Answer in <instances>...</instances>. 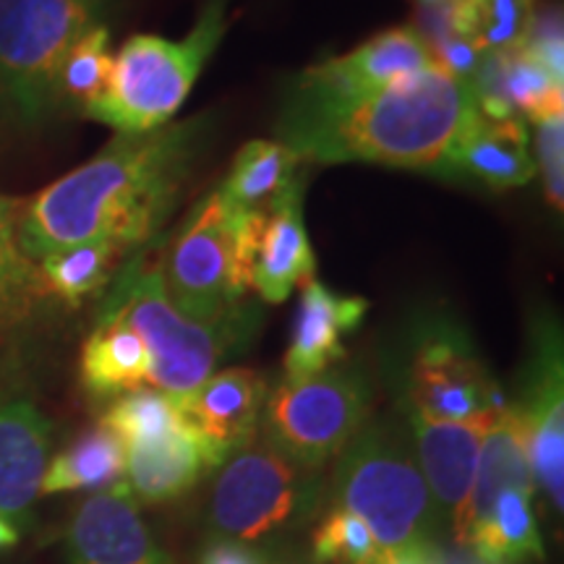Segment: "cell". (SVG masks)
I'll use <instances>...</instances> for the list:
<instances>
[{"label": "cell", "mask_w": 564, "mask_h": 564, "mask_svg": "<svg viewBox=\"0 0 564 564\" xmlns=\"http://www.w3.org/2000/svg\"><path fill=\"white\" fill-rule=\"evenodd\" d=\"M204 141L207 118L118 133L95 158L24 199L19 249L37 264L76 243L116 241L129 251L152 243L192 178Z\"/></svg>", "instance_id": "1"}, {"label": "cell", "mask_w": 564, "mask_h": 564, "mask_svg": "<svg viewBox=\"0 0 564 564\" xmlns=\"http://www.w3.org/2000/svg\"><path fill=\"white\" fill-rule=\"evenodd\" d=\"M478 118L474 84L426 68L345 108L282 110L278 141L301 162H364L449 178L457 144Z\"/></svg>", "instance_id": "2"}, {"label": "cell", "mask_w": 564, "mask_h": 564, "mask_svg": "<svg viewBox=\"0 0 564 564\" xmlns=\"http://www.w3.org/2000/svg\"><path fill=\"white\" fill-rule=\"evenodd\" d=\"M97 316H118L141 337L150 356L147 387L171 398L194 392L253 329L246 316L225 324H204L181 314L165 291L162 249L154 241L141 246L121 264Z\"/></svg>", "instance_id": "3"}, {"label": "cell", "mask_w": 564, "mask_h": 564, "mask_svg": "<svg viewBox=\"0 0 564 564\" xmlns=\"http://www.w3.org/2000/svg\"><path fill=\"white\" fill-rule=\"evenodd\" d=\"M335 460L333 510L364 520L384 552L434 544L442 518L403 421L369 419Z\"/></svg>", "instance_id": "4"}, {"label": "cell", "mask_w": 564, "mask_h": 564, "mask_svg": "<svg viewBox=\"0 0 564 564\" xmlns=\"http://www.w3.org/2000/svg\"><path fill=\"white\" fill-rule=\"evenodd\" d=\"M267 212L236 209L209 194L162 249V280L181 314L204 324L243 319Z\"/></svg>", "instance_id": "5"}, {"label": "cell", "mask_w": 564, "mask_h": 564, "mask_svg": "<svg viewBox=\"0 0 564 564\" xmlns=\"http://www.w3.org/2000/svg\"><path fill=\"white\" fill-rule=\"evenodd\" d=\"M230 0H204L192 32L183 40L133 34L121 45L108 95L84 118L118 133H144L173 121L228 32Z\"/></svg>", "instance_id": "6"}, {"label": "cell", "mask_w": 564, "mask_h": 564, "mask_svg": "<svg viewBox=\"0 0 564 564\" xmlns=\"http://www.w3.org/2000/svg\"><path fill=\"white\" fill-rule=\"evenodd\" d=\"M112 0H0V108L26 129L61 110L58 76L70 47L105 24Z\"/></svg>", "instance_id": "7"}, {"label": "cell", "mask_w": 564, "mask_h": 564, "mask_svg": "<svg viewBox=\"0 0 564 564\" xmlns=\"http://www.w3.org/2000/svg\"><path fill=\"white\" fill-rule=\"evenodd\" d=\"M209 523L223 539L262 541L303 528L322 507V474L282 457L262 436L217 465Z\"/></svg>", "instance_id": "8"}, {"label": "cell", "mask_w": 564, "mask_h": 564, "mask_svg": "<svg viewBox=\"0 0 564 564\" xmlns=\"http://www.w3.org/2000/svg\"><path fill=\"white\" fill-rule=\"evenodd\" d=\"M371 400L369 377L358 366L282 379L267 394L259 432L282 457L322 474L371 419Z\"/></svg>", "instance_id": "9"}, {"label": "cell", "mask_w": 564, "mask_h": 564, "mask_svg": "<svg viewBox=\"0 0 564 564\" xmlns=\"http://www.w3.org/2000/svg\"><path fill=\"white\" fill-rule=\"evenodd\" d=\"M507 405L474 343L453 324H426L408 364L405 408L434 421H468Z\"/></svg>", "instance_id": "10"}, {"label": "cell", "mask_w": 564, "mask_h": 564, "mask_svg": "<svg viewBox=\"0 0 564 564\" xmlns=\"http://www.w3.org/2000/svg\"><path fill=\"white\" fill-rule=\"evenodd\" d=\"M426 68L440 66L419 32L411 24L392 26V30L373 34L350 53L303 70L282 110L312 112L345 108V105L377 95L403 76H413Z\"/></svg>", "instance_id": "11"}, {"label": "cell", "mask_w": 564, "mask_h": 564, "mask_svg": "<svg viewBox=\"0 0 564 564\" xmlns=\"http://www.w3.org/2000/svg\"><path fill=\"white\" fill-rule=\"evenodd\" d=\"M525 429L528 460L535 486L546 491L549 502L562 514L564 507V371L562 335L549 319L535 327L533 358L525 373L523 398L518 403Z\"/></svg>", "instance_id": "12"}, {"label": "cell", "mask_w": 564, "mask_h": 564, "mask_svg": "<svg viewBox=\"0 0 564 564\" xmlns=\"http://www.w3.org/2000/svg\"><path fill=\"white\" fill-rule=\"evenodd\" d=\"M497 413H484L468 421H434L408 408L403 411L421 474L426 478L440 518L449 520L460 546L465 544V512L474 491L478 449Z\"/></svg>", "instance_id": "13"}, {"label": "cell", "mask_w": 564, "mask_h": 564, "mask_svg": "<svg viewBox=\"0 0 564 564\" xmlns=\"http://www.w3.org/2000/svg\"><path fill=\"white\" fill-rule=\"evenodd\" d=\"M267 379L253 369L212 373L194 392L178 400L183 421L202 442L209 468L259 436L267 403Z\"/></svg>", "instance_id": "14"}, {"label": "cell", "mask_w": 564, "mask_h": 564, "mask_svg": "<svg viewBox=\"0 0 564 564\" xmlns=\"http://www.w3.org/2000/svg\"><path fill=\"white\" fill-rule=\"evenodd\" d=\"M68 549L74 564H173L141 520L126 481L91 494L76 507Z\"/></svg>", "instance_id": "15"}, {"label": "cell", "mask_w": 564, "mask_h": 564, "mask_svg": "<svg viewBox=\"0 0 564 564\" xmlns=\"http://www.w3.org/2000/svg\"><path fill=\"white\" fill-rule=\"evenodd\" d=\"M53 423L24 394L0 392V518L26 525L51 457Z\"/></svg>", "instance_id": "16"}, {"label": "cell", "mask_w": 564, "mask_h": 564, "mask_svg": "<svg viewBox=\"0 0 564 564\" xmlns=\"http://www.w3.org/2000/svg\"><path fill=\"white\" fill-rule=\"evenodd\" d=\"M478 110L491 121H544L564 112V79L523 47L484 55L474 79Z\"/></svg>", "instance_id": "17"}, {"label": "cell", "mask_w": 564, "mask_h": 564, "mask_svg": "<svg viewBox=\"0 0 564 564\" xmlns=\"http://www.w3.org/2000/svg\"><path fill=\"white\" fill-rule=\"evenodd\" d=\"M369 312L361 295H340L319 280L301 285L291 348L285 352V379L327 371L345 358L343 337L356 333Z\"/></svg>", "instance_id": "18"}, {"label": "cell", "mask_w": 564, "mask_h": 564, "mask_svg": "<svg viewBox=\"0 0 564 564\" xmlns=\"http://www.w3.org/2000/svg\"><path fill=\"white\" fill-rule=\"evenodd\" d=\"M314 278L316 257L303 220V186H295L267 212L253 262V291L264 303H282Z\"/></svg>", "instance_id": "19"}, {"label": "cell", "mask_w": 564, "mask_h": 564, "mask_svg": "<svg viewBox=\"0 0 564 564\" xmlns=\"http://www.w3.org/2000/svg\"><path fill=\"white\" fill-rule=\"evenodd\" d=\"M209 463L204 455L202 442L183 421V426L173 432L154 436V440L126 444V486L137 502L165 505L186 497L202 476L207 474Z\"/></svg>", "instance_id": "20"}, {"label": "cell", "mask_w": 564, "mask_h": 564, "mask_svg": "<svg viewBox=\"0 0 564 564\" xmlns=\"http://www.w3.org/2000/svg\"><path fill=\"white\" fill-rule=\"evenodd\" d=\"M455 178L476 181L491 192H510L531 183L535 178V160L525 121L478 118L455 150L449 181Z\"/></svg>", "instance_id": "21"}, {"label": "cell", "mask_w": 564, "mask_h": 564, "mask_svg": "<svg viewBox=\"0 0 564 564\" xmlns=\"http://www.w3.org/2000/svg\"><path fill=\"white\" fill-rule=\"evenodd\" d=\"M528 491L535 494V478L528 460L525 429L520 421L518 408L507 403L486 432L481 449H478L474 491L468 499V512H465V544L468 546L470 531L484 523L494 510V502L502 491Z\"/></svg>", "instance_id": "22"}, {"label": "cell", "mask_w": 564, "mask_h": 564, "mask_svg": "<svg viewBox=\"0 0 564 564\" xmlns=\"http://www.w3.org/2000/svg\"><path fill=\"white\" fill-rule=\"evenodd\" d=\"M150 356L144 343L118 316H97L82 348V384L91 398L116 400L147 387Z\"/></svg>", "instance_id": "23"}, {"label": "cell", "mask_w": 564, "mask_h": 564, "mask_svg": "<svg viewBox=\"0 0 564 564\" xmlns=\"http://www.w3.org/2000/svg\"><path fill=\"white\" fill-rule=\"evenodd\" d=\"M299 154L270 139H253L232 160L228 178L217 194L236 209L270 212L280 196L301 186Z\"/></svg>", "instance_id": "24"}, {"label": "cell", "mask_w": 564, "mask_h": 564, "mask_svg": "<svg viewBox=\"0 0 564 564\" xmlns=\"http://www.w3.org/2000/svg\"><path fill=\"white\" fill-rule=\"evenodd\" d=\"M129 253L133 251L116 241L76 243L47 253L37 262L42 291L68 306H82L87 299L108 291Z\"/></svg>", "instance_id": "25"}, {"label": "cell", "mask_w": 564, "mask_h": 564, "mask_svg": "<svg viewBox=\"0 0 564 564\" xmlns=\"http://www.w3.org/2000/svg\"><path fill=\"white\" fill-rule=\"evenodd\" d=\"M533 497L528 491H502L484 523L470 531L468 546L481 564L541 562L546 556L539 520L533 514Z\"/></svg>", "instance_id": "26"}, {"label": "cell", "mask_w": 564, "mask_h": 564, "mask_svg": "<svg viewBox=\"0 0 564 564\" xmlns=\"http://www.w3.org/2000/svg\"><path fill=\"white\" fill-rule=\"evenodd\" d=\"M126 447L108 426L97 423L47 463L40 494L108 489L123 476Z\"/></svg>", "instance_id": "27"}, {"label": "cell", "mask_w": 564, "mask_h": 564, "mask_svg": "<svg viewBox=\"0 0 564 564\" xmlns=\"http://www.w3.org/2000/svg\"><path fill=\"white\" fill-rule=\"evenodd\" d=\"M455 32L481 55L523 45L535 13L533 0H447Z\"/></svg>", "instance_id": "28"}, {"label": "cell", "mask_w": 564, "mask_h": 564, "mask_svg": "<svg viewBox=\"0 0 564 564\" xmlns=\"http://www.w3.org/2000/svg\"><path fill=\"white\" fill-rule=\"evenodd\" d=\"M116 68V55L110 47L108 24L95 26L70 47L58 76L61 108H76L87 112L91 105L108 95Z\"/></svg>", "instance_id": "29"}, {"label": "cell", "mask_w": 564, "mask_h": 564, "mask_svg": "<svg viewBox=\"0 0 564 564\" xmlns=\"http://www.w3.org/2000/svg\"><path fill=\"white\" fill-rule=\"evenodd\" d=\"M24 199L0 194V316H19L45 299L37 264L19 249V215Z\"/></svg>", "instance_id": "30"}, {"label": "cell", "mask_w": 564, "mask_h": 564, "mask_svg": "<svg viewBox=\"0 0 564 564\" xmlns=\"http://www.w3.org/2000/svg\"><path fill=\"white\" fill-rule=\"evenodd\" d=\"M100 423L108 426L126 447V444L154 440V436L183 426V415L178 400L171 394L154 390V387H141V390L126 392L112 400Z\"/></svg>", "instance_id": "31"}, {"label": "cell", "mask_w": 564, "mask_h": 564, "mask_svg": "<svg viewBox=\"0 0 564 564\" xmlns=\"http://www.w3.org/2000/svg\"><path fill=\"white\" fill-rule=\"evenodd\" d=\"M382 556L384 549L356 514L329 510L316 525L312 539V560L316 564H382Z\"/></svg>", "instance_id": "32"}, {"label": "cell", "mask_w": 564, "mask_h": 564, "mask_svg": "<svg viewBox=\"0 0 564 564\" xmlns=\"http://www.w3.org/2000/svg\"><path fill=\"white\" fill-rule=\"evenodd\" d=\"M535 173L544 181L546 202L564 207V112L535 123Z\"/></svg>", "instance_id": "33"}, {"label": "cell", "mask_w": 564, "mask_h": 564, "mask_svg": "<svg viewBox=\"0 0 564 564\" xmlns=\"http://www.w3.org/2000/svg\"><path fill=\"white\" fill-rule=\"evenodd\" d=\"M523 51L544 63L556 79H564V37H562V13L560 9H546L533 13L531 30L523 40Z\"/></svg>", "instance_id": "34"}, {"label": "cell", "mask_w": 564, "mask_h": 564, "mask_svg": "<svg viewBox=\"0 0 564 564\" xmlns=\"http://www.w3.org/2000/svg\"><path fill=\"white\" fill-rule=\"evenodd\" d=\"M199 564H264V554L241 541H215L204 549Z\"/></svg>", "instance_id": "35"}, {"label": "cell", "mask_w": 564, "mask_h": 564, "mask_svg": "<svg viewBox=\"0 0 564 564\" xmlns=\"http://www.w3.org/2000/svg\"><path fill=\"white\" fill-rule=\"evenodd\" d=\"M382 564H442V554L434 544H413L384 552Z\"/></svg>", "instance_id": "36"}, {"label": "cell", "mask_w": 564, "mask_h": 564, "mask_svg": "<svg viewBox=\"0 0 564 564\" xmlns=\"http://www.w3.org/2000/svg\"><path fill=\"white\" fill-rule=\"evenodd\" d=\"M264 564H316L312 556L295 552V549H274L270 556H264Z\"/></svg>", "instance_id": "37"}, {"label": "cell", "mask_w": 564, "mask_h": 564, "mask_svg": "<svg viewBox=\"0 0 564 564\" xmlns=\"http://www.w3.org/2000/svg\"><path fill=\"white\" fill-rule=\"evenodd\" d=\"M19 544V531L17 525H11L9 520L0 518V549H11Z\"/></svg>", "instance_id": "38"}, {"label": "cell", "mask_w": 564, "mask_h": 564, "mask_svg": "<svg viewBox=\"0 0 564 564\" xmlns=\"http://www.w3.org/2000/svg\"><path fill=\"white\" fill-rule=\"evenodd\" d=\"M436 3H444V0H419V6H436Z\"/></svg>", "instance_id": "39"}]
</instances>
